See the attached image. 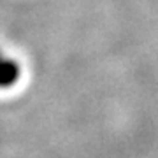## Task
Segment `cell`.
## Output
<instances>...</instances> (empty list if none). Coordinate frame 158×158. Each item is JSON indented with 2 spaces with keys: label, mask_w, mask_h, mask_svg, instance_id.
<instances>
[{
  "label": "cell",
  "mask_w": 158,
  "mask_h": 158,
  "mask_svg": "<svg viewBox=\"0 0 158 158\" xmlns=\"http://www.w3.org/2000/svg\"><path fill=\"white\" fill-rule=\"evenodd\" d=\"M19 65L16 60L6 58L0 53V88H11L19 79Z\"/></svg>",
  "instance_id": "obj_1"
}]
</instances>
